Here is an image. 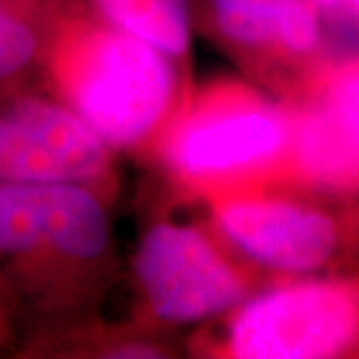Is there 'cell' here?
Segmentation results:
<instances>
[{
	"label": "cell",
	"mask_w": 359,
	"mask_h": 359,
	"mask_svg": "<svg viewBox=\"0 0 359 359\" xmlns=\"http://www.w3.org/2000/svg\"><path fill=\"white\" fill-rule=\"evenodd\" d=\"M74 182H0V283L36 325L102 316L120 276L110 210Z\"/></svg>",
	"instance_id": "1"
},
{
	"label": "cell",
	"mask_w": 359,
	"mask_h": 359,
	"mask_svg": "<svg viewBox=\"0 0 359 359\" xmlns=\"http://www.w3.org/2000/svg\"><path fill=\"white\" fill-rule=\"evenodd\" d=\"M194 78L148 40L66 0L52 32L42 92L118 154L152 160Z\"/></svg>",
	"instance_id": "2"
},
{
	"label": "cell",
	"mask_w": 359,
	"mask_h": 359,
	"mask_svg": "<svg viewBox=\"0 0 359 359\" xmlns=\"http://www.w3.org/2000/svg\"><path fill=\"white\" fill-rule=\"evenodd\" d=\"M292 136V108L248 78L194 82L156 144L162 170L182 204L244 182L269 180Z\"/></svg>",
	"instance_id": "3"
},
{
	"label": "cell",
	"mask_w": 359,
	"mask_h": 359,
	"mask_svg": "<svg viewBox=\"0 0 359 359\" xmlns=\"http://www.w3.org/2000/svg\"><path fill=\"white\" fill-rule=\"evenodd\" d=\"M194 205L278 282L359 266V198L257 180L212 190Z\"/></svg>",
	"instance_id": "4"
},
{
	"label": "cell",
	"mask_w": 359,
	"mask_h": 359,
	"mask_svg": "<svg viewBox=\"0 0 359 359\" xmlns=\"http://www.w3.org/2000/svg\"><path fill=\"white\" fill-rule=\"evenodd\" d=\"M132 320L178 334L245 304L278 283L242 256L210 219L154 216L130 257Z\"/></svg>",
	"instance_id": "5"
},
{
	"label": "cell",
	"mask_w": 359,
	"mask_h": 359,
	"mask_svg": "<svg viewBox=\"0 0 359 359\" xmlns=\"http://www.w3.org/2000/svg\"><path fill=\"white\" fill-rule=\"evenodd\" d=\"M200 359H359V266L285 280L198 325Z\"/></svg>",
	"instance_id": "6"
},
{
	"label": "cell",
	"mask_w": 359,
	"mask_h": 359,
	"mask_svg": "<svg viewBox=\"0 0 359 359\" xmlns=\"http://www.w3.org/2000/svg\"><path fill=\"white\" fill-rule=\"evenodd\" d=\"M192 30L242 76L278 100L304 102L332 58L327 30L309 0H188Z\"/></svg>",
	"instance_id": "7"
},
{
	"label": "cell",
	"mask_w": 359,
	"mask_h": 359,
	"mask_svg": "<svg viewBox=\"0 0 359 359\" xmlns=\"http://www.w3.org/2000/svg\"><path fill=\"white\" fill-rule=\"evenodd\" d=\"M118 156L44 92L0 94V182H74L120 192Z\"/></svg>",
	"instance_id": "8"
},
{
	"label": "cell",
	"mask_w": 359,
	"mask_h": 359,
	"mask_svg": "<svg viewBox=\"0 0 359 359\" xmlns=\"http://www.w3.org/2000/svg\"><path fill=\"white\" fill-rule=\"evenodd\" d=\"M20 358L168 359L184 355L176 334L146 327L136 320L106 321L102 316L36 325L20 339Z\"/></svg>",
	"instance_id": "9"
},
{
	"label": "cell",
	"mask_w": 359,
	"mask_h": 359,
	"mask_svg": "<svg viewBox=\"0 0 359 359\" xmlns=\"http://www.w3.org/2000/svg\"><path fill=\"white\" fill-rule=\"evenodd\" d=\"M66 0H0V94L42 92V70Z\"/></svg>",
	"instance_id": "10"
},
{
	"label": "cell",
	"mask_w": 359,
	"mask_h": 359,
	"mask_svg": "<svg viewBox=\"0 0 359 359\" xmlns=\"http://www.w3.org/2000/svg\"><path fill=\"white\" fill-rule=\"evenodd\" d=\"M104 20L148 40L190 68L192 22L188 0H80Z\"/></svg>",
	"instance_id": "11"
},
{
	"label": "cell",
	"mask_w": 359,
	"mask_h": 359,
	"mask_svg": "<svg viewBox=\"0 0 359 359\" xmlns=\"http://www.w3.org/2000/svg\"><path fill=\"white\" fill-rule=\"evenodd\" d=\"M320 13L325 30L359 32V0H309Z\"/></svg>",
	"instance_id": "12"
},
{
	"label": "cell",
	"mask_w": 359,
	"mask_h": 359,
	"mask_svg": "<svg viewBox=\"0 0 359 359\" xmlns=\"http://www.w3.org/2000/svg\"><path fill=\"white\" fill-rule=\"evenodd\" d=\"M22 313L14 304L13 295L0 283V349H13L20 344Z\"/></svg>",
	"instance_id": "13"
}]
</instances>
